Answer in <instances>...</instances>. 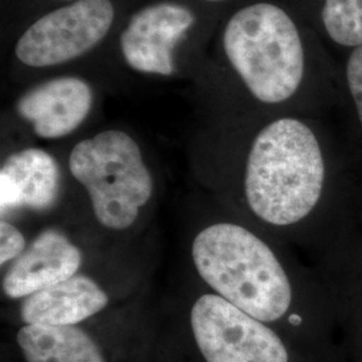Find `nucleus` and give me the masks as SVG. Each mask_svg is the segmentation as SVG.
Returning a JSON list of instances; mask_svg holds the SVG:
<instances>
[{"instance_id": "nucleus-1", "label": "nucleus", "mask_w": 362, "mask_h": 362, "mask_svg": "<svg viewBox=\"0 0 362 362\" xmlns=\"http://www.w3.org/2000/svg\"><path fill=\"white\" fill-rule=\"evenodd\" d=\"M325 180L322 152L313 130L281 118L259 132L247 160V202L260 219L290 226L318 203Z\"/></svg>"}, {"instance_id": "nucleus-2", "label": "nucleus", "mask_w": 362, "mask_h": 362, "mask_svg": "<svg viewBox=\"0 0 362 362\" xmlns=\"http://www.w3.org/2000/svg\"><path fill=\"white\" fill-rule=\"evenodd\" d=\"M196 272L218 296L262 322H274L290 309L293 290L272 248L233 223H216L196 235Z\"/></svg>"}, {"instance_id": "nucleus-3", "label": "nucleus", "mask_w": 362, "mask_h": 362, "mask_svg": "<svg viewBox=\"0 0 362 362\" xmlns=\"http://www.w3.org/2000/svg\"><path fill=\"white\" fill-rule=\"evenodd\" d=\"M224 52L255 98L279 104L298 90L305 52L298 28L287 13L270 3L239 10L223 35Z\"/></svg>"}, {"instance_id": "nucleus-4", "label": "nucleus", "mask_w": 362, "mask_h": 362, "mask_svg": "<svg viewBox=\"0 0 362 362\" xmlns=\"http://www.w3.org/2000/svg\"><path fill=\"white\" fill-rule=\"evenodd\" d=\"M69 168L88 191L95 218L109 230L129 228L153 194L141 149L122 130H105L78 143Z\"/></svg>"}, {"instance_id": "nucleus-5", "label": "nucleus", "mask_w": 362, "mask_h": 362, "mask_svg": "<svg viewBox=\"0 0 362 362\" xmlns=\"http://www.w3.org/2000/svg\"><path fill=\"white\" fill-rule=\"evenodd\" d=\"M191 327L207 362H288L285 344L270 327L218 294L194 302Z\"/></svg>"}, {"instance_id": "nucleus-6", "label": "nucleus", "mask_w": 362, "mask_h": 362, "mask_svg": "<svg viewBox=\"0 0 362 362\" xmlns=\"http://www.w3.org/2000/svg\"><path fill=\"white\" fill-rule=\"evenodd\" d=\"M113 21L110 0H76L28 27L18 40L15 54L30 67L62 65L95 47Z\"/></svg>"}, {"instance_id": "nucleus-7", "label": "nucleus", "mask_w": 362, "mask_h": 362, "mask_svg": "<svg viewBox=\"0 0 362 362\" xmlns=\"http://www.w3.org/2000/svg\"><path fill=\"white\" fill-rule=\"evenodd\" d=\"M194 23V13L177 3L161 1L140 10L119 38L127 64L141 73L170 76L173 49Z\"/></svg>"}, {"instance_id": "nucleus-8", "label": "nucleus", "mask_w": 362, "mask_h": 362, "mask_svg": "<svg viewBox=\"0 0 362 362\" xmlns=\"http://www.w3.org/2000/svg\"><path fill=\"white\" fill-rule=\"evenodd\" d=\"M93 106L90 85L77 77L46 81L27 90L15 105L21 118L33 125L42 139H61L73 133L89 116Z\"/></svg>"}, {"instance_id": "nucleus-9", "label": "nucleus", "mask_w": 362, "mask_h": 362, "mask_svg": "<svg viewBox=\"0 0 362 362\" xmlns=\"http://www.w3.org/2000/svg\"><path fill=\"white\" fill-rule=\"evenodd\" d=\"M82 252L58 230L39 233L3 276V293L11 299L26 298L77 275Z\"/></svg>"}, {"instance_id": "nucleus-10", "label": "nucleus", "mask_w": 362, "mask_h": 362, "mask_svg": "<svg viewBox=\"0 0 362 362\" xmlns=\"http://www.w3.org/2000/svg\"><path fill=\"white\" fill-rule=\"evenodd\" d=\"M61 170L50 153L28 148L8 156L0 169L1 215L27 208L47 211L57 203Z\"/></svg>"}, {"instance_id": "nucleus-11", "label": "nucleus", "mask_w": 362, "mask_h": 362, "mask_svg": "<svg viewBox=\"0 0 362 362\" xmlns=\"http://www.w3.org/2000/svg\"><path fill=\"white\" fill-rule=\"evenodd\" d=\"M109 297L86 275H74L25 298L21 317L26 325H77L104 310Z\"/></svg>"}, {"instance_id": "nucleus-12", "label": "nucleus", "mask_w": 362, "mask_h": 362, "mask_svg": "<svg viewBox=\"0 0 362 362\" xmlns=\"http://www.w3.org/2000/svg\"><path fill=\"white\" fill-rule=\"evenodd\" d=\"M16 341L26 362H106L95 341L76 325H26Z\"/></svg>"}, {"instance_id": "nucleus-13", "label": "nucleus", "mask_w": 362, "mask_h": 362, "mask_svg": "<svg viewBox=\"0 0 362 362\" xmlns=\"http://www.w3.org/2000/svg\"><path fill=\"white\" fill-rule=\"evenodd\" d=\"M322 21L338 45L361 46L362 0H325Z\"/></svg>"}, {"instance_id": "nucleus-14", "label": "nucleus", "mask_w": 362, "mask_h": 362, "mask_svg": "<svg viewBox=\"0 0 362 362\" xmlns=\"http://www.w3.org/2000/svg\"><path fill=\"white\" fill-rule=\"evenodd\" d=\"M26 239L10 221H0V263H6L19 258L26 250Z\"/></svg>"}, {"instance_id": "nucleus-15", "label": "nucleus", "mask_w": 362, "mask_h": 362, "mask_svg": "<svg viewBox=\"0 0 362 362\" xmlns=\"http://www.w3.org/2000/svg\"><path fill=\"white\" fill-rule=\"evenodd\" d=\"M348 83L362 122V45L350 55L348 62Z\"/></svg>"}, {"instance_id": "nucleus-16", "label": "nucleus", "mask_w": 362, "mask_h": 362, "mask_svg": "<svg viewBox=\"0 0 362 362\" xmlns=\"http://www.w3.org/2000/svg\"><path fill=\"white\" fill-rule=\"evenodd\" d=\"M300 321H302V320H300V317H298V315H291V317H290V322L293 325H299L300 324Z\"/></svg>"}, {"instance_id": "nucleus-17", "label": "nucleus", "mask_w": 362, "mask_h": 362, "mask_svg": "<svg viewBox=\"0 0 362 362\" xmlns=\"http://www.w3.org/2000/svg\"><path fill=\"white\" fill-rule=\"evenodd\" d=\"M207 1H212V3H216V1H223V0H207Z\"/></svg>"}]
</instances>
